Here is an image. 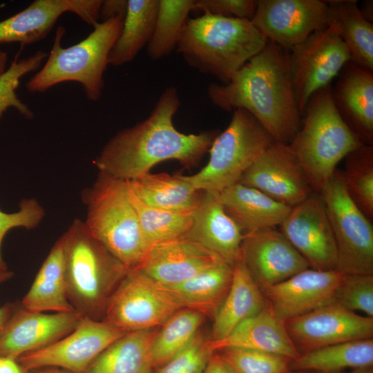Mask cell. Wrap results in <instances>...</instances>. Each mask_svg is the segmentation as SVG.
I'll return each mask as SVG.
<instances>
[{
    "label": "cell",
    "instance_id": "obj_23",
    "mask_svg": "<svg viewBox=\"0 0 373 373\" xmlns=\"http://www.w3.org/2000/svg\"><path fill=\"white\" fill-rule=\"evenodd\" d=\"M332 95L341 118L363 144H373V70L347 62Z\"/></svg>",
    "mask_w": 373,
    "mask_h": 373
},
{
    "label": "cell",
    "instance_id": "obj_34",
    "mask_svg": "<svg viewBox=\"0 0 373 373\" xmlns=\"http://www.w3.org/2000/svg\"><path fill=\"white\" fill-rule=\"evenodd\" d=\"M204 319V315L199 312L180 309L162 325L151 346V359L155 370L191 343Z\"/></svg>",
    "mask_w": 373,
    "mask_h": 373
},
{
    "label": "cell",
    "instance_id": "obj_2",
    "mask_svg": "<svg viewBox=\"0 0 373 373\" xmlns=\"http://www.w3.org/2000/svg\"><path fill=\"white\" fill-rule=\"evenodd\" d=\"M207 95L223 111H248L276 142L288 144L300 127L289 50L270 41L227 84L211 83Z\"/></svg>",
    "mask_w": 373,
    "mask_h": 373
},
{
    "label": "cell",
    "instance_id": "obj_41",
    "mask_svg": "<svg viewBox=\"0 0 373 373\" xmlns=\"http://www.w3.org/2000/svg\"><path fill=\"white\" fill-rule=\"evenodd\" d=\"M45 215L41 205L35 198L23 200L17 212L8 213L0 210V271L8 270L1 254L6 234L12 229L22 227L32 229L37 227Z\"/></svg>",
    "mask_w": 373,
    "mask_h": 373
},
{
    "label": "cell",
    "instance_id": "obj_21",
    "mask_svg": "<svg viewBox=\"0 0 373 373\" xmlns=\"http://www.w3.org/2000/svg\"><path fill=\"white\" fill-rule=\"evenodd\" d=\"M222 260L198 242L180 238L153 245L136 268L157 283L170 286L193 278Z\"/></svg>",
    "mask_w": 373,
    "mask_h": 373
},
{
    "label": "cell",
    "instance_id": "obj_48",
    "mask_svg": "<svg viewBox=\"0 0 373 373\" xmlns=\"http://www.w3.org/2000/svg\"><path fill=\"white\" fill-rule=\"evenodd\" d=\"M11 100L8 92L0 86V118L2 117L4 112L10 107Z\"/></svg>",
    "mask_w": 373,
    "mask_h": 373
},
{
    "label": "cell",
    "instance_id": "obj_51",
    "mask_svg": "<svg viewBox=\"0 0 373 373\" xmlns=\"http://www.w3.org/2000/svg\"><path fill=\"white\" fill-rule=\"evenodd\" d=\"M13 275V272L9 270L0 271V285L10 280Z\"/></svg>",
    "mask_w": 373,
    "mask_h": 373
},
{
    "label": "cell",
    "instance_id": "obj_14",
    "mask_svg": "<svg viewBox=\"0 0 373 373\" xmlns=\"http://www.w3.org/2000/svg\"><path fill=\"white\" fill-rule=\"evenodd\" d=\"M251 22L268 41L289 50L329 25L328 4L322 0H258Z\"/></svg>",
    "mask_w": 373,
    "mask_h": 373
},
{
    "label": "cell",
    "instance_id": "obj_8",
    "mask_svg": "<svg viewBox=\"0 0 373 373\" xmlns=\"http://www.w3.org/2000/svg\"><path fill=\"white\" fill-rule=\"evenodd\" d=\"M228 126L214 138L207 164L184 175L200 191L220 193L238 183L242 174L274 141L259 122L243 108L233 111Z\"/></svg>",
    "mask_w": 373,
    "mask_h": 373
},
{
    "label": "cell",
    "instance_id": "obj_47",
    "mask_svg": "<svg viewBox=\"0 0 373 373\" xmlns=\"http://www.w3.org/2000/svg\"><path fill=\"white\" fill-rule=\"evenodd\" d=\"M359 10L364 17V18L372 23L373 21V1L372 0H365L363 1L359 7Z\"/></svg>",
    "mask_w": 373,
    "mask_h": 373
},
{
    "label": "cell",
    "instance_id": "obj_18",
    "mask_svg": "<svg viewBox=\"0 0 373 373\" xmlns=\"http://www.w3.org/2000/svg\"><path fill=\"white\" fill-rule=\"evenodd\" d=\"M84 318L76 310L46 314L15 305L0 337V356L17 360L48 347L73 332Z\"/></svg>",
    "mask_w": 373,
    "mask_h": 373
},
{
    "label": "cell",
    "instance_id": "obj_45",
    "mask_svg": "<svg viewBox=\"0 0 373 373\" xmlns=\"http://www.w3.org/2000/svg\"><path fill=\"white\" fill-rule=\"evenodd\" d=\"M203 373H230L217 353L210 358Z\"/></svg>",
    "mask_w": 373,
    "mask_h": 373
},
{
    "label": "cell",
    "instance_id": "obj_7",
    "mask_svg": "<svg viewBox=\"0 0 373 373\" xmlns=\"http://www.w3.org/2000/svg\"><path fill=\"white\" fill-rule=\"evenodd\" d=\"M124 16L97 23L86 38L68 48L61 46L66 30L59 26L47 61L27 82V90L44 93L58 84L75 82L82 84L88 99L99 100L108 55L120 35Z\"/></svg>",
    "mask_w": 373,
    "mask_h": 373
},
{
    "label": "cell",
    "instance_id": "obj_22",
    "mask_svg": "<svg viewBox=\"0 0 373 373\" xmlns=\"http://www.w3.org/2000/svg\"><path fill=\"white\" fill-rule=\"evenodd\" d=\"M183 238L198 242L233 266L240 257L244 234L224 210L219 193L202 191L191 227Z\"/></svg>",
    "mask_w": 373,
    "mask_h": 373
},
{
    "label": "cell",
    "instance_id": "obj_17",
    "mask_svg": "<svg viewBox=\"0 0 373 373\" xmlns=\"http://www.w3.org/2000/svg\"><path fill=\"white\" fill-rule=\"evenodd\" d=\"M345 274L307 268L262 292L272 313L281 321L303 315L335 302Z\"/></svg>",
    "mask_w": 373,
    "mask_h": 373
},
{
    "label": "cell",
    "instance_id": "obj_54",
    "mask_svg": "<svg viewBox=\"0 0 373 373\" xmlns=\"http://www.w3.org/2000/svg\"><path fill=\"white\" fill-rule=\"evenodd\" d=\"M318 373H341V372L338 371V372H318Z\"/></svg>",
    "mask_w": 373,
    "mask_h": 373
},
{
    "label": "cell",
    "instance_id": "obj_15",
    "mask_svg": "<svg viewBox=\"0 0 373 373\" xmlns=\"http://www.w3.org/2000/svg\"><path fill=\"white\" fill-rule=\"evenodd\" d=\"M280 231L305 258L309 268L336 269V247L323 200L313 191L291 207Z\"/></svg>",
    "mask_w": 373,
    "mask_h": 373
},
{
    "label": "cell",
    "instance_id": "obj_13",
    "mask_svg": "<svg viewBox=\"0 0 373 373\" xmlns=\"http://www.w3.org/2000/svg\"><path fill=\"white\" fill-rule=\"evenodd\" d=\"M300 354L323 347L372 338L373 318L334 302L285 322Z\"/></svg>",
    "mask_w": 373,
    "mask_h": 373
},
{
    "label": "cell",
    "instance_id": "obj_40",
    "mask_svg": "<svg viewBox=\"0 0 373 373\" xmlns=\"http://www.w3.org/2000/svg\"><path fill=\"white\" fill-rule=\"evenodd\" d=\"M214 353L209 340L197 334L185 349L155 369L154 373H203Z\"/></svg>",
    "mask_w": 373,
    "mask_h": 373
},
{
    "label": "cell",
    "instance_id": "obj_35",
    "mask_svg": "<svg viewBox=\"0 0 373 373\" xmlns=\"http://www.w3.org/2000/svg\"><path fill=\"white\" fill-rule=\"evenodd\" d=\"M194 1L159 0L153 32L146 46L150 59H160L176 48Z\"/></svg>",
    "mask_w": 373,
    "mask_h": 373
},
{
    "label": "cell",
    "instance_id": "obj_29",
    "mask_svg": "<svg viewBox=\"0 0 373 373\" xmlns=\"http://www.w3.org/2000/svg\"><path fill=\"white\" fill-rule=\"evenodd\" d=\"M155 329L129 332L114 341L84 373H154L151 346Z\"/></svg>",
    "mask_w": 373,
    "mask_h": 373
},
{
    "label": "cell",
    "instance_id": "obj_53",
    "mask_svg": "<svg viewBox=\"0 0 373 373\" xmlns=\"http://www.w3.org/2000/svg\"><path fill=\"white\" fill-rule=\"evenodd\" d=\"M289 373H309V371H291Z\"/></svg>",
    "mask_w": 373,
    "mask_h": 373
},
{
    "label": "cell",
    "instance_id": "obj_5",
    "mask_svg": "<svg viewBox=\"0 0 373 373\" xmlns=\"http://www.w3.org/2000/svg\"><path fill=\"white\" fill-rule=\"evenodd\" d=\"M303 113L304 120L287 146L313 191L320 193L339 162L363 144L337 111L331 85L314 93Z\"/></svg>",
    "mask_w": 373,
    "mask_h": 373
},
{
    "label": "cell",
    "instance_id": "obj_19",
    "mask_svg": "<svg viewBox=\"0 0 373 373\" xmlns=\"http://www.w3.org/2000/svg\"><path fill=\"white\" fill-rule=\"evenodd\" d=\"M240 252L245 265L262 291L309 267L275 228L244 235Z\"/></svg>",
    "mask_w": 373,
    "mask_h": 373
},
{
    "label": "cell",
    "instance_id": "obj_12",
    "mask_svg": "<svg viewBox=\"0 0 373 373\" xmlns=\"http://www.w3.org/2000/svg\"><path fill=\"white\" fill-rule=\"evenodd\" d=\"M126 333L104 321L84 317L64 338L43 349L23 354L17 361L26 372L55 367L71 373H84L99 354Z\"/></svg>",
    "mask_w": 373,
    "mask_h": 373
},
{
    "label": "cell",
    "instance_id": "obj_49",
    "mask_svg": "<svg viewBox=\"0 0 373 373\" xmlns=\"http://www.w3.org/2000/svg\"><path fill=\"white\" fill-rule=\"evenodd\" d=\"M28 373H71L67 370L55 367H44L35 370H32Z\"/></svg>",
    "mask_w": 373,
    "mask_h": 373
},
{
    "label": "cell",
    "instance_id": "obj_26",
    "mask_svg": "<svg viewBox=\"0 0 373 373\" xmlns=\"http://www.w3.org/2000/svg\"><path fill=\"white\" fill-rule=\"evenodd\" d=\"M267 306L265 296L241 257L233 265V276L227 296L214 314L210 340L227 336L240 323Z\"/></svg>",
    "mask_w": 373,
    "mask_h": 373
},
{
    "label": "cell",
    "instance_id": "obj_27",
    "mask_svg": "<svg viewBox=\"0 0 373 373\" xmlns=\"http://www.w3.org/2000/svg\"><path fill=\"white\" fill-rule=\"evenodd\" d=\"M232 276L233 266L222 260L184 282L162 286L182 309L214 315L228 293Z\"/></svg>",
    "mask_w": 373,
    "mask_h": 373
},
{
    "label": "cell",
    "instance_id": "obj_11",
    "mask_svg": "<svg viewBox=\"0 0 373 373\" xmlns=\"http://www.w3.org/2000/svg\"><path fill=\"white\" fill-rule=\"evenodd\" d=\"M289 61L295 99L303 113L311 96L331 85L350 55L336 23L331 21L290 48Z\"/></svg>",
    "mask_w": 373,
    "mask_h": 373
},
{
    "label": "cell",
    "instance_id": "obj_52",
    "mask_svg": "<svg viewBox=\"0 0 373 373\" xmlns=\"http://www.w3.org/2000/svg\"><path fill=\"white\" fill-rule=\"evenodd\" d=\"M350 373H373L372 367L354 369Z\"/></svg>",
    "mask_w": 373,
    "mask_h": 373
},
{
    "label": "cell",
    "instance_id": "obj_30",
    "mask_svg": "<svg viewBox=\"0 0 373 373\" xmlns=\"http://www.w3.org/2000/svg\"><path fill=\"white\" fill-rule=\"evenodd\" d=\"M21 305L35 312L75 310L67 296L64 253L59 238L43 262Z\"/></svg>",
    "mask_w": 373,
    "mask_h": 373
},
{
    "label": "cell",
    "instance_id": "obj_4",
    "mask_svg": "<svg viewBox=\"0 0 373 373\" xmlns=\"http://www.w3.org/2000/svg\"><path fill=\"white\" fill-rule=\"evenodd\" d=\"M68 299L84 317L102 321L108 302L130 270L75 219L59 238Z\"/></svg>",
    "mask_w": 373,
    "mask_h": 373
},
{
    "label": "cell",
    "instance_id": "obj_38",
    "mask_svg": "<svg viewBox=\"0 0 373 373\" xmlns=\"http://www.w3.org/2000/svg\"><path fill=\"white\" fill-rule=\"evenodd\" d=\"M230 373H289L291 358L260 351L225 347L216 352Z\"/></svg>",
    "mask_w": 373,
    "mask_h": 373
},
{
    "label": "cell",
    "instance_id": "obj_44",
    "mask_svg": "<svg viewBox=\"0 0 373 373\" xmlns=\"http://www.w3.org/2000/svg\"><path fill=\"white\" fill-rule=\"evenodd\" d=\"M0 373H28L18 363L17 360L0 356Z\"/></svg>",
    "mask_w": 373,
    "mask_h": 373
},
{
    "label": "cell",
    "instance_id": "obj_31",
    "mask_svg": "<svg viewBox=\"0 0 373 373\" xmlns=\"http://www.w3.org/2000/svg\"><path fill=\"white\" fill-rule=\"evenodd\" d=\"M159 0H128L123 26L108 57V65L133 61L148 45L155 26Z\"/></svg>",
    "mask_w": 373,
    "mask_h": 373
},
{
    "label": "cell",
    "instance_id": "obj_20",
    "mask_svg": "<svg viewBox=\"0 0 373 373\" xmlns=\"http://www.w3.org/2000/svg\"><path fill=\"white\" fill-rule=\"evenodd\" d=\"M102 0H35L21 12L0 21V43L30 44L44 39L65 12L88 25L98 23Z\"/></svg>",
    "mask_w": 373,
    "mask_h": 373
},
{
    "label": "cell",
    "instance_id": "obj_24",
    "mask_svg": "<svg viewBox=\"0 0 373 373\" xmlns=\"http://www.w3.org/2000/svg\"><path fill=\"white\" fill-rule=\"evenodd\" d=\"M209 345L213 352L225 347H239L279 355L291 360L300 356L285 323L272 313L267 305L259 313L240 323L223 339H209Z\"/></svg>",
    "mask_w": 373,
    "mask_h": 373
},
{
    "label": "cell",
    "instance_id": "obj_50",
    "mask_svg": "<svg viewBox=\"0 0 373 373\" xmlns=\"http://www.w3.org/2000/svg\"><path fill=\"white\" fill-rule=\"evenodd\" d=\"M8 55L6 52L0 50V78L6 71Z\"/></svg>",
    "mask_w": 373,
    "mask_h": 373
},
{
    "label": "cell",
    "instance_id": "obj_32",
    "mask_svg": "<svg viewBox=\"0 0 373 373\" xmlns=\"http://www.w3.org/2000/svg\"><path fill=\"white\" fill-rule=\"evenodd\" d=\"M329 23L334 21L350 61L373 70V23L362 15L355 0L326 1Z\"/></svg>",
    "mask_w": 373,
    "mask_h": 373
},
{
    "label": "cell",
    "instance_id": "obj_3",
    "mask_svg": "<svg viewBox=\"0 0 373 373\" xmlns=\"http://www.w3.org/2000/svg\"><path fill=\"white\" fill-rule=\"evenodd\" d=\"M267 41L250 20L203 13L188 19L176 50L189 66L225 84Z\"/></svg>",
    "mask_w": 373,
    "mask_h": 373
},
{
    "label": "cell",
    "instance_id": "obj_37",
    "mask_svg": "<svg viewBox=\"0 0 373 373\" xmlns=\"http://www.w3.org/2000/svg\"><path fill=\"white\" fill-rule=\"evenodd\" d=\"M342 171L350 198L367 218L373 220V145L362 144L345 157Z\"/></svg>",
    "mask_w": 373,
    "mask_h": 373
},
{
    "label": "cell",
    "instance_id": "obj_9",
    "mask_svg": "<svg viewBox=\"0 0 373 373\" xmlns=\"http://www.w3.org/2000/svg\"><path fill=\"white\" fill-rule=\"evenodd\" d=\"M332 229L336 270L346 274L373 275V227L354 203L336 169L319 193Z\"/></svg>",
    "mask_w": 373,
    "mask_h": 373
},
{
    "label": "cell",
    "instance_id": "obj_43",
    "mask_svg": "<svg viewBox=\"0 0 373 373\" xmlns=\"http://www.w3.org/2000/svg\"><path fill=\"white\" fill-rule=\"evenodd\" d=\"M127 5V0L102 1L99 9V19L105 21L118 15H125Z\"/></svg>",
    "mask_w": 373,
    "mask_h": 373
},
{
    "label": "cell",
    "instance_id": "obj_25",
    "mask_svg": "<svg viewBox=\"0 0 373 373\" xmlns=\"http://www.w3.org/2000/svg\"><path fill=\"white\" fill-rule=\"evenodd\" d=\"M219 198L244 235L280 226L291 209L240 183L219 193Z\"/></svg>",
    "mask_w": 373,
    "mask_h": 373
},
{
    "label": "cell",
    "instance_id": "obj_42",
    "mask_svg": "<svg viewBox=\"0 0 373 373\" xmlns=\"http://www.w3.org/2000/svg\"><path fill=\"white\" fill-rule=\"evenodd\" d=\"M256 6V0H195L193 10L223 17L251 21Z\"/></svg>",
    "mask_w": 373,
    "mask_h": 373
},
{
    "label": "cell",
    "instance_id": "obj_1",
    "mask_svg": "<svg viewBox=\"0 0 373 373\" xmlns=\"http://www.w3.org/2000/svg\"><path fill=\"white\" fill-rule=\"evenodd\" d=\"M180 106L177 88H166L146 119L119 131L104 145L93 161L99 173L129 181L166 160H177L187 169L196 166L220 132L178 131L173 119Z\"/></svg>",
    "mask_w": 373,
    "mask_h": 373
},
{
    "label": "cell",
    "instance_id": "obj_16",
    "mask_svg": "<svg viewBox=\"0 0 373 373\" xmlns=\"http://www.w3.org/2000/svg\"><path fill=\"white\" fill-rule=\"evenodd\" d=\"M238 183L255 188L290 207L314 191L287 144L276 141L242 174Z\"/></svg>",
    "mask_w": 373,
    "mask_h": 373
},
{
    "label": "cell",
    "instance_id": "obj_6",
    "mask_svg": "<svg viewBox=\"0 0 373 373\" xmlns=\"http://www.w3.org/2000/svg\"><path fill=\"white\" fill-rule=\"evenodd\" d=\"M84 224L90 234L129 269L137 267L151 248L144 237L126 181L99 173L82 195Z\"/></svg>",
    "mask_w": 373,
    "mask_h": 373
},
{
    "label": "cell",
    "instance_id": "obj_28",
    "mask_svg": "<svg viewBox=\"0 0 373 373\" xmlns=\"http://www.w3.org/2000/svg\"><path fill=\"white\" fill-rule=\"evenodd\" d=\"M126 182L133 194L144 204L171 211L193 213L202 193L180 174L149 172Z\"/></svg>",
    "mask_w": 373,
    "mask_h": 373
},
{
    "label": "cell",
    "instance_id": "obj_10",
    "mask_svg": "<svg viewBox=\"0 0 373 373\" xmlns=\"http://www.w3.org/2000/svg\"><path fill=\"white\" fill-rule=\"evenodd\" d=\"M180 309L164 286L134 268L111 296L102 321L125 332L155 329Z\"/></svg>",
    "mask_w": 373,
    "mask_h": 373
},
{
    "label": "cell",
    "instance_id": "obj_46",
    "mask_svg": "<svg viewBox=\"0 0 373 373\" xmlns=\"http://www.w3.org/2000/svg\"><path fill=\"white\" fill-rule=\"evenodd\" d=\"M15 305V304L8 303L0 307V337L12 313Z\"/></svg>",
    "mask_w": 373,
    "mask_h": 373
},
{
    "label": "cell",
    "instance_id": "obj_39",
    "mask_svg": "<svg viewBox=\"0 0 373 373\" xmlns=\"http://www.w3.org/2000/svg\"><path fill=\"white\" fill-rule=\"evenodd\" d=\"M335 302L350 311L373 318V275L345 274Z\"/></svg>",
    "mask_w": 373,
    "mask_h": 373
},
{
    "label": "cell",
    "instance_id": "obj_36",
    "mask_svg": "<svg viewBox=\"0 0 373 373\" xmlns=\"http://www.w3.org/2000/svg\"><path fill=\"white\" fill-rule=\"evenodd\" d=\"M128 189L143 234L151 247L183 238L187 233L192 223L193 213L171 211L149 206L140 200L128 186Z\"/></svg>",
    "mask_w": 373,
    "mask_h": 373
},
{
    "label": "cell",
    "instance_id": "obj_33",
    "mask_svg": "<svg viewBox=\"0 0 373 373\" xmlns=\"http://www.w3.org/2000/svg\"><path fill=\"white\" fill-rule=\"evenodd\" d=\"M372 338L348 341L316 349L292 360L291 371L338 372L347 367H372Z\"/></svg>",
    "mask_w": 373,
    "mask_h": 373
}]
</instances>
